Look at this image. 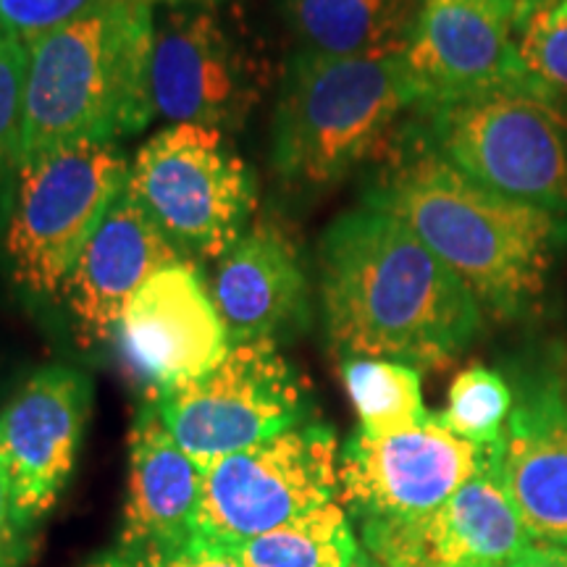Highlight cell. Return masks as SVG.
I'll return each mask as SVG.
<instances>
[{
    "mask_svg": "<svg viewBox=\"0 0 567 567\" xmlns=\"http://www.w3.org/2000/svg\"><path fill=\"white\" fill-rule=\"evenodd\" d=\"M318 295L326 334L342 358L413 368L455 360L484 310L405 224L384 210H347L318 243Z\"/></svg>",
    "mask_w": 567,
    "mask_h": 567,
    "instance_id": "6da1fadb",
    "label": "cell"
},
{
    "mask_svg": "<svg viewBox=\"0 0 567 567\" xmlns=\"http://www.w3.org/2000/svg\"><path fill=\"white\" fill-rule=\"evenodd\" d=\"M363 205L402 221L465 284L484 313L515 318L547 287L565 221L460 172L410 130Z\"/></svg>",
    "mask_w": 567,
    "mask_h": 567,
    "instance_id": "7a4b0ae2",
    "label": "cell"
},
{
    "mask_svg": "<svg viewBox=\"0 0 567 567\" xmlns=\"http://www.w3.org/2000/svg\"><path fill=\"white\" fill-rule=\"evenodd\" d=\"M151 0H101L27 45L21 163L74 142H116L155 116Z\"/></svg>",
    "mask_w": 567,
    "mask_h": 567,
    "instance_id": "3957f363",
    "label": "cell"
},
{
    "mask_svg": "<svg viewBox=\"0 0 567 567\" xmlns=\"http://www.w3.org/2000/svg\"><path fill=\"white\" fill-rule=\"evenodd\" d=\"M413 109L405 53L326 59L295 51L276 95L274 168L297 187H331L379 153Z\"/></svg>",
    "mask_w": 567,
    "mask_h": 567,
    "instance_id": "277c9868",
    "label": "cell"
},
{
    "mask_svg": "<svg viewBox=\"0 0 567 567\" xmlns=\"http://www.w3.org/2000/svg\"><path fill=\"white\" fill-rule=\"evenodd\" d=\"M434 151L494 193L567 213V116L534 90H492L423 111Z\"/></svg>",
    "mask_w": 567,
    "mask_h": 567,
    "instance_id": "5b68a950",
    "label": "cell"
},
{
    "mask_svg": "<svg viewBox=\"0 0 567 567\" xmlns=\"http://www.w3.org/2000/svg\"><path fill=\"white\" fill-rule=\"evenodd\" d=\"M126 179L130 163L116 142L84 140L21 163L3 243L19 289L38 300H59L82 247Z\"/></svg>",
    "mask_w": 567,
    "mask_h": 567,
    "instance_id": "8992f818",
    "label": "cell"
},
{
    "mask_svg": "<svg viewBox=\"0 0 567 567\" xmlns=\"http://www.w3.org/2000/svg\"><path fill=\"white\" fill-rule=\"evenodd\" d=\"M126 187L189 260H221L247 231L258 189L224 132L172 124L140 147Z\"/></svg>",
    "mask_w": 567,
    "mask_h": 567,
    "instance_id": "52a82bcc",
    "label": "cell"
},
{
    "mask_svg": "<svg viewBox=\"0 0 567 567\" xmlns=\"http://www.w3.org/2000/svg\"><path fill=\"white\" fill-rule=\"evenodd\" d=\"M339 452L329 425L305 421L264 444L216 460L203 471L195 538L231 549L339 499Z\"/></svg>",
    "mask_w": 567,
    "mask_h": 567,
    "instance_id": "ba28073f",
    "label": "cell"
},
{
    "mask_svg": "<svg viewBox=\"0 0 567 567\" xmlns=\"http://www.w3.org/2000/svg\"><path fill=\"white\" fill-rule=\"evenodd\" d=\"M147 400L203 471L305 423L310 408L308 384L276 342L231 344L213 371Z\"/></svg>",
    "mask_w": 567,
    "mask_h": 567,
    "instance_id": "9c48e42d",
    "label": "cell"
},
{
    "mask_svg": "<svg viewBox=\"0 0 567 567\" xmlns=\"http://www.w3.org/2000/svg\"><path fill=\"white\" fill-rule=\"evenodd\" d=\"M520 21L509 0H421L405 51L415 111L492 90L547 95L520 59Z\"/></svg>",
    "mask_w": 567,
    "mask_h": 567,
    "instance_id": "30bf717a",
    "label": "cell"
},
{
    "mask_svg": "<svg viewBox=\"0 0 567 567\" xmlns=\"http://www.w3.org/2000/svg\"><path fill=\"white\" fill-rule=\"evenodd\" d=\"M499 455L452 434L431 413L389 436L354 431L339 452V502L360 517H415L444 505Z\"/></svg>",
    "mask_w": 567,
    "mask_h": 567,
    "instance_id": "8fae6325",
    "label": "cell"
},
{
    "mask_svg": "<svg viewBox=\"0 0 567 567\" xmlns=\"http://www.w3.org/2000/svg\"><path fill=\"white\" fill-rule=\"evenodd\" d=\"M360 544L381 567H507L530 536L499 481V457L415 517L360 520Z\"/></svg>",
    "mask_w": 567,
    "mask_h": 567,
    "instance_id": "7c38bea8",
    "label": "cell"
},
{
    "mask_svg": "<svg viewBox=\"0 0 567 567\" xmlns=\"http://www.w3.org/2000/svg\"><path fill=\"white\" fill-rule=\"evenodd\" d=\"M113 342L147 396H163L213 371L229 337L193 260L153 274L126 302Z\"/></svg>",
    "mask_w": 567,
    "mask_h": 567,
    "instance_id": "4fadbf2b",
    "label": "cell"
},
{
    "mask_svg": "<svg viewBox=\"0 0 567 567\" xmlns=\"http://www.w3.org/2000/svg\"><path fill=\"white\" fill-rule=\"evenodd\" d=\"M90 402L87 375L66 365H48L30 375L0 410V467L13 507L32 530L69 484Z\"/></svg>",
    "mask_w": 567,
    "mask_h": 567,
    "instance_id": "5bb4252c",
    "label": "cell"
},
{
    "mask_svg": "<svg viewBox=\"0 0 567 567\" xmlns=\"http://www.w3.org/2000/svg\"><path fill=\"white\" fill-rule=\"evenodd\" d=\"M153 101L174 124L239 130L258 101V74L216 13L174 6L155 27Z\"/></svg>",
    "mask_w": 567,
    "mask_h": 567,
    "instance_id": "9a60e30c",
    "label": "cell"
},
{
    "mask_svg": "<svg viewBox=\"0 0 567 567\" xmlns=\"http://www.w3.org/2000/svg\"><path fill=\"white\" fill-rule=\"evenodd\" d=\"M189 260L130 187L118 193L63 281L59 300L84 344L113 342L132 295L163 268ZM195 264V260H193Z\"/></svg>",
    "mask_w": 567,
    "mask_h": 567,
    "instance_id": "2e32d148",
    "label": "cell"
},
{
    "mask_svg": "<svg viewBox=\"0 0 567 567\" xmlns=\"http://www.w3.org/2000/svg\"><path fill=\"white\" fill-rule=\"evenodd\" d=\"M499 481L530 542L567 547V392L559 368L517 384Z\"/></svg>",
    "mask_w": 567,
    "mask_h": 567,
    "instance_id": "e0dca14e",
    "label": "cell"
},
{
    "mask_svg": "<svg viewBox=\"0 0 567 567\" xmlns=\"http://www.w3.org/2000/svg\"><path fill=\"white\" fill-rule=\"evenodd\" d=\"M208 289L229 344H279L310 323V279L302 255L276 224L247 229L218 260Z\"/></svg>",
    "mask_w": 567,
    "mask_h": 567,
    "instance_id": "ac0fdd59",
    "label": "cell"
},
{
    "mask_svg": "<svg viewBox=\"0 0 567 567\" xmlns=\"http://www.w3.org/2000/svg\"><path fill=\"white\" fill-rule=\"evenodd\" d=\"M203 467L172 436L161 410L145 400L130 434V488L118 549H176L195 542Z\"/></svg>",
    "mask_w": 567,
    "mask_h": 567,
    "instance_id": "d6986e66",
    "label": "cell"
},
{
    "mask_svg": "<svg viewBox=\"0 0 567 567\" xmlns=\"http://www.w3.org/2000/svg\"><path fill=\"white\" fill-rule=\"evenodd\" d=\"M421 0H284L297 51L326 59H379L408 51Z\"/></svg>",
    "mask_w": 567,
    "mask_h": 567,
    "instance_id": "ffe728a7",
    "label": "cell"
},
{
    "mask_svg": "<svg viewBox=\"0 0 567 567\" xmlns=\"http://www.w3.org/2000/svg\"><path fill=\"white\" fill-rule=\"evenodd\" d=\"M229 551L243 567H352L365 555L339 499L308 509Z\"/></svg>",
    "mask_w": 567,
    "mask_h": 567,
    "instance_id": "44dd1931",
    "label": "cell"
},
{
    "mask_svg": "<svg viewBox=\"0 0 567 567\" xmlns=\"http://www.w3.org/2000/svg\"><path fill=\"white\" fill-rule=\"evenodd\" d=\"M342 381L360 429L371 436H389L421 425L431 413L423 405L421 371L381 358H342Z\"/></svg>",
    "mask_w": 567,
    "mask_h": 567,
    "instance_id": "7402d4cb",
    "label": "cell"
},
{
    "mask_svg": "<svg viewBox=\"0 0 567 567\" xmlns=\"http://www.w3.org/2000/svg\"><path fill=\"white\" fill-rule=\"evenodd\" d=\"M513 402L515 392L505 375L486 365H471L455 375L446 394V408L436 417L452 434L476 444L478 450L502 455Z\"/></svg>",
    "mask_w": 567,
    "mask_h": 567,
    "instance_id": "603a6c76",
    "label": "cell"
},
{
    "mask_svg": "<svg viewBox=\"0 0 567 567\" xmlns=\"http://www.w3.org/2000/svg\"><path fill=\"white\" fill-rule=\"evenodd\" d=\"M27 45L3 34L0 38V195L13 168L19 172L21 122H24Z\"/></svg>",
    "mask_w": 567,
    "mask_h": 567,
    "instance_id": "cb8c5ba5",
    "label": "cell"
},
{
    "mask_svg": "<svg viewBox=\"0 0 567 567\" xmlns=\"http://www.w3.org/2000/svg\"><path fill=\"white\" fill-rule=\"evenodd\" d=\"M520 59L528 74L542 84L551 101L567 105V19L551 21L547 11L536 13L520 30Z\"/></svg>",
    "mask_w": 567,
    "mask_h": 567,
    "instance_id": "d4e9b609",
    "label": "cell"
},
{
    "mask_svg": "<svg viewBox=\"0 0 567 567\" xmlns=\"http://www.w3.org/2000/svg\"><path fill=\"white\" fill-rule=\"evenodd\" d=\"M97 3L101 0H0V27L3 34L30 45Z\"/></svg>",
    "mask_w": 567,
    "mask_h": 567,
    "instance_id": "484cf974",
    "label": "cell"
},
{
    "mask_svg": "<svg viewBox=\"0 0 567 567\" xmlns=\"http://www.w3.org/2000/svg\"><path fill=\"white\" fill-rule=\"evenodd\" d=\"M84 567H243L229 549L195 542L176 549H118L111 547Z\"/></svg>",
    "mask_w": 567,
    "mask_h": 567,
    "instance_id": "4316f807",
    "label": "cell"
},
{
    "mask_svg": "<svg viewBox=\"0 0 567 567\" xmlns=\"http://www.w3.org/2000/svg\"><path fill=\"white\" fill-rule=\"evenodd\" d=\"M34 530L21 520L13 496L0 467V567H21L32 551Z\"/></svg>",
    "mask_w": 567,
    "mask_h": 567,
    "instance_id": "83f0119b",
    "label": "cell"
},
{
    "mask_svg": "<svg viewBox=\"0 0 567 567\" xmlns=\"http://www.w3.org/2000/svg\"><path fill=\"white\" fill-rule=\"evenodd\" d=\"M507 567H567V547H549V544H538L520 551Z\"/></svg>",
    "mask_w": 567,
    "mask_h": 567,
    "instance_id": "f1b7e54d",
    "label": "cell"
},
{
    "mask_svg": "<svg viewBox=\"0 0 567 567\" xmlns=\"http://www.w3.org/2000/svg\"><path fill=\"white\" fill-rule=\"evenodd\" d=\"M509 3L515 6V13H517V21H520V30L528 24V19H534L536 13H544V11H551L559 0H509Z\"/></svg>",
    "mask_w": 567,
    "mask_h": 567,
    "instance_id": "f546056e",
    "label": "cell"
},
{
    "mask_svg": "<svg viewBox=\"0 0 567 567\" xmlns=\"http://www.w3.org/2000/svg\"><path fill=\"white\" fill-rule=\"evenodd\" d=\"M547 17H549L551 21H563V19H567V0H559L555 9L547 11Z\"/></svg>",
    "mask_w": 567,
    "mask_h": 567,
    "instance_id": "4dcf8cb0",
    "label": "cell"
},
{
    "mask_svg": "<svg viewBox=\"0 0 567 567\" xmlns=\"http://www.w3.org/2000/svg\"><path fill=\"white\" fill-rule=\"evenodd\" d=\"M151 3H168V6H193V3H210V0H151Z\"/></svg>",
    "mask_w": 567,
    "mask_h": 567,
    "instance_id": "1f68e13d",
    "label": "cell"
},
{
    "mask_svg": "<svg viewBox=\"0 0 567 567\" xmlns=\"http://www.w3.org/2000/svg\"><path fill=\"white\" fill-rule=\"evenodd\" d=\"M559 373H563L565 392H567V354H565V352H559Z\"/></svg>",
    "mask_w": 567,
    "mask_h": 567,
    "instance_id": "d6a6232c",
    "label": "cell"
},
{
    "mask_svg": "<svg viewBox=\"0 0 567 567\" xmlns=\"http://www.w3.org/2000/svg\"><path fill=\"white\" fill-rule=\"evenodd\" d=\"M352 567H381V565H375L371 557H368V555H363V557H360V559H358V563H354Z\"/></svg>",
    "mask_w": 567,
    "mask_h": 567,
    "instance_id": "836d02e7",
    "label": "cell"
},
{
    "mask_svg": "<svg viewBox=\"0 0 567 567\" xmlns=\"http://www.w3.org/2000/svg\"><path fill=\"white\" fill-rule=\"evenodd\" d=\"M0 38H3V27H0Z\"/></svg>",
    "mask_w": 567,
    "mask_h": 567,
    "instance_id": "e575fe53",
    "label": "cell"
}]
</instances>
